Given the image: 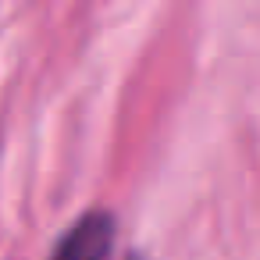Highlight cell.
Masks as SVG:
<instances>
[{"label": "cell", "instance_id": "cell-2", "mask_svg": "<svg viewBox=\"0 0 260 260\" xmlns=\"http://www.w3.org/2000/svg\"><path fill=\"white\" fill-rule=\"evenodd\" d=\"M125 260H139V256H125Z\"/></svg>", "mask_w": 260, "mask_h": 260}, {"label": "cell", "instance_id": "cell-1", "mask_svg": "<svg viewBox=\"0 0 260 260\" xmlns=\"http://www.w3.org/2000/svg\"><path fill=\"white\" fill-rule=\"evenodd\" d=\"M111 246H114V217L107 210H89L61 239L54 260H107Z\"/></svg>", "mask_w": 260, "mask_h": 260}]
</instances>
